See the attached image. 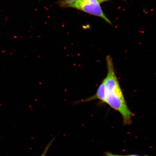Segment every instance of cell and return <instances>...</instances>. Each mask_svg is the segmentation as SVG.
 <instances>
[{
	"label": "cell",
	"instance_id": "obj_6",
	"mask_svg": "<svg viewBox=\"0 0 156 156\" xmlns=\"http://www.w3.org/2000/svg\"><path fill=\"white\" fill-rule=\"evenodd\" d=\"M105 156H122V155H117L113 154H111L110 153H107L106 154V155Z\"/></svg>",
	"mask_w": 156,
	"mask_h": 156
},
{
	"label": "cell",
	"instance_id": "obj_3",
	"mask_svg": "<svg viewBox=\"0 0 156 156\" xmlns=\"http://www.w3.org/2000/svg\"><path fill=\"white\" fill-rule=\"evenodd\" d=\"M95 100H98L102 103H105V87L104 80L99 86L95 94L87 98L75 101L73 104L77 105L80 103H86Z\"/></svg>",
	"mask_w": 156,
	"mask_h": 156
},
{
	"label": "cell",
	"instance_id": "obj_2",
	"mask_svg": "<svg viewBox=\"0 0 156 156\" xmlns=\"http://www.w3.org/2000/svg\"><path fill=\"white\" fill-rule=\"evenodd\" d=\"M69 7L74 8L90 14L100 17L104 19L107 22L111 24L110 20L103 13L98 2H92L89 0H77Z\"/></svg>",
	"mask_w": 156,
	"mask_h": 156
},
{
	"label": "cell",
	"instance_id": "obj_1",
	"mask_svg": "<svg viewBox=\"0 0 156 156\" xmlns=\"http://www.w3.org/2000/svg\"><path fill=\"white\" fill-rule=\"evenodd\" d=\"M107 75L104 79L105 87V103L119 112L124 123L130 124L133 114L128 108L115 71L112 58H106Z\"/></svg>",
	"mask_w": 156,
	"mask_h": 156
},
{
	"label": "cell",
	"instance_id": "obj_4",
	"mask_svg": "<svg viewBox=\"0 0 156 156\" xmlns=\"http://www.w3.org/2000/svg\"><path fill=\"white\" fill-rule=\"evenodd\" d=\"M76 1L77 0H63L60 3V6L63 7H69Z\"/></svg>",
	"mask_w": 156,
	"mask_h": 156
},
{
	"label": "cell",
	"instance_id": "obj_5",
	"mask_svg": "<svg viewBox=\"0 0 156 156\" xmlns=\"http://www.w3.org/2000/svg\"><path fill=\"white\" fill-rule=\"evenodd\" d=\"M55 138L54 137L51 140V141L49 142L48 144L46 146V147L45 148V149L44 150V151L43 152L41 155L40 156H46L47 155V154L48 152V151L49 149L51 147V146L52 145V144H53L55 140Z\"/></svg>",
	"mask_w": 156,
	"mask_h": 156
},
{
	"label": "cell",
	"instance_id": "obj_7",
	"mask_svg": "<svg viewBox=\"0 0 156 156\" xmlns=\"http://www.w3.org/2000/svg\"><path fill=\"white\" fill-rule=\"evenodd\" d=\"M141 156L135 155H125V156Z\"/></svg>",
	"mask_w": 156,
	"mask_h": 156
}]
</instances>
